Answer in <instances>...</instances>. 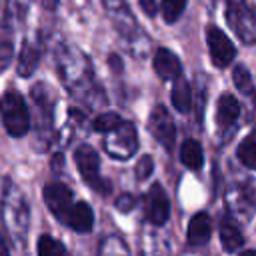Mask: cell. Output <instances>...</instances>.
Masks as SVG:
<instances>
[{
    "label": "cell",
    "instance_id": "9a60e30c",
    "mask_svg": "<svg viewBox=\"0 0 256 256\" xmlns=\"http://www.w3.org/2000/svg\"><path fill=\"white\" fill-rule=\"evenodd\" d=\"M170 96H172V104H174V108L178 112H188L190 110V106H192V90H190V84L182 76H178L174 80Z\"/></svg>",
    "mask_w": 256,
    "mask_h": 256
},
{
    "label": "cell",
    "instance_id": "7402d4cb",
    "mask_svg": "<svg viewBox=\"0 0 256 256\" xmlns=\"http://www.w3.org/2000/svg\"><path fill=\"white\" fill-rule=\"evenodd\" d=\"M136 178L138 180H146V178H150L152 176V172H154V160H152V156H148V154H144L138 162H136Z\"/></svg>",
    "mask_w": 256,
    "mask_h": 256
},
{
    "label": "cell",
    "instance_id": "5b68a950",
    "mask_svg": "<svg viewBox=\"0 0 256 256\" xmlns=\"http://www.w3.org/2000/svg\"><path fill=\"white\" fill-rule=\"evenodd\" d=\"M206 42H208V52H210V60L214 66L218 68H226L228 64H232L234 56H236V48L230 42V38L216 26H208L206 28Z\"/></svg>",
    "mask_w": 256,
    "mask_h": 256
},
{
    "label": "cell",
    "instance_id": "ac0fdd59",
    "mask_svg": "<svg viewBox=\"0 0 256 256\" xmlns=\"http://www.w3.org/2000/svg\"><path fill=\"white\" fill-rule=\"evenodd\" d=\"M36 248H38V256H70L66 246L60 240H56V238H52L48 234L38 238Z\"/></svg>",
    "mask_w": 256,
    "mask_h": 256
},
{
    "label": "cell",
    "instance_id": "5bb4252c",
    "mask_svg": "<svg viewBox=\"0 0 256 256\" xmlns=\"http://www.w3.org/2000/svg\"><path fill=\"white\" fill-rule=\"evenodd\" d=\"M180 160L186 168L190 170H198L202 164H204V152H202V146L200 142H196L194 138H188L184 140L182 148H180Z\"/></svg>",
    "mask_w": 256,
    "mask_h": 256
},
{
    "label": "cell",
    "instance_id": "4fadbf2b",
    "mask_svg": "<svg viewBox=\"0 0 256 256\" xmlns=\"http://www.w3.org/2000/svg\"><path fill=\"white\" fill-rule=\"evenodd\" d=\"M70 228H74L76 232L80 234H86L92 230V224H94V212L90 208L88 202H76L72 206V212L68 216V222H66Z\"/></svg>",
    "mask_w": 256,
    "mask_h": 256
},
{
    "label": "cell",
    "instance_id": "30bf717a",
    "mask_svg": "<svg viewBox=\"0 0 256 256\" xmlns=\"http://www.w3.org/2000/svg\"><path fill=\"white\" fill-rule=\"evenodd\" d=\"M212 234V222H210V216L206 212H196L190 222H188V230H186V238H188V244L192 246H200L204 242H208Z\"/></svg>",
    "mask_w": 256,
    "mask_h": 256
},
{
    "label": "cell",
    "instance_id": "484cf974",
    "mask_svg": "<svg viewBox=\"0 0 256 256\" xmlns=\"http://www.w3.org/2000/svg\"><path fill=\"white\" fill-rule=\"evenodd\" d=\"M110 66H112V70H114V72L122 70V62L118 60V56H110Z\"/></svg>",
    "mask_w": 256,
    "mask_h": 256
},
{
    "label": "cell",
    "instance_id": "3957f363",
    "mask_svg": "<svg viewBox=\"0 0 256 256\" xmlns=\"http://www.w3.org/2000/svg\"><path fill=\"white\" fill-rule=\"evenodd\" d=\"M104 148L112 158H120V160H128L130 156H134L136 148H138V136H136V128L130 122H122L120 126H116L112 132L106 134L104 138Z\"/></svg>",
    "mask_w": 256,
    "mask_h": 256
},
{
    "label": "cell",
    "instance_id": "9c48e42d",
    "mask_svg": "<svg viewBox=\"0 0 256 256\" xmlns=\"http://www.w3.org/2000/svg\"><path fill=\"white\" fill-rule=\"evenodd\" d=\"M154 70L162 80H176L180 76V60L168 48H158L154 54Z\"/></svg>",
    "mask_w": 256,
    "mask_h": 256
},
{
    "label": "cell",
    "instance_id": "603a6c76",
    "mask_svg": "<svg viewBox=\"0 0 256 256\" xmlns=\"http://www.w3.org/2000/svg\"><path fill=\"white\" fill-rule=\"evenodd\" d=\"M10 60H12V44L0 42V72L10 64Z\"/></svg>",
    "mask_w": 256,
    "mask_h": 256
},
{
    "label": "cell",
    "instance_id": "44dd1931",
    "mask_svg": "<svg viewBox=\"0 0 256 256\" xmlns=\"http://www.w3.org/2000/svg\"><path fill=\"white\" fill-rule=\"evenodd\" d=\"M186 8V0H162V16L166 22H176Z\"/></svg>",
    "mask_w": 256,
    "mask_h": 256
},
{
    "label": "cell",
    "instance_id": "cb8c5ba5",
    "mask_svg": "<svg viewBox=\"0 0 256 256\" xmlns=\"http://www.w3.org/2000/svg\"><path fill=\"white\" fill-rule=\"evenodd\" d=\"M116 208H118L120 212H130V210L134 208V198H132L130 194H122V196L116 200Z\"/></svg>",
    "mask_w": 256,
    "mask_h": 256
},
{
    "label": "cell",
    "instance_id": "83f0119b",
    "mask_svg": "<svg viewBox=\"0 0 256 256\" xmlns=\"http://www.w3.org/2000/svg\"><path fill=\"white\" fill-rule=\"evenodd\" d=\"M240 256H256V250H244Z\"/></svg>",
    "mask_w": 256,
    "mask_h": 256
},
{
    "label": "cell",
    "instance_id": "d4e9b609",
    "mask_svg": "<svg viewBox=\"0 0 256 256\" xmlns=\"http://www.w3.org/2000/svg\"><path fill=\"white\" fill-rule=\"evenodd\" d=\"M140 8L144 10L146 16L152 18L156 14V10H158V0H140Z\"/></svg>",
    "mask_w": 256,
    "mask_h": 256
},
{
    "label": "cell",
    "instance_id": "277c9868",
    "mask_svg": "<svg viewBox=\"0 0 256 256\" xmlns=\"http://www.w3.org/2000/svg\"><path fill=\"white\" fill-rule=\"evenodd\" d=\"M226 20L244 44L256 42V16L248 8H244L238 2H230L226 6Z\"/></svg>",
    "mask_w": 256,
    "mask_h": 256
},
{
    "label": "cell",
    "instance_id": "4316f807",
    "mask_svg": "<svg viewBox=\"0 0 256 256\" xmlns=\"http://www.w3.org/2000/svg\"><path fill=\"white\" fill-rule=\"evenodd\" d=\"M0 256H10V254H8V248H6L4 240H2V236H0Z\"/></svg>",
    "mask_w": 256,
    "mask_h": 256
},
{
    "label": "cell",
    "instance_id": "6da1fadb",
    "mask_svg": "<svg viewBox=\"0 0 256 256\" xmlns=\"http://www.w3.org/2000/svg\"><path fill=\"white\" fill-rule=\"evenodd\" d=\"M0 116L6 132L14 138H20L30 128V116L24 104V96L18 90H6L0 98Z\"/></svg>",
    "mask_w": 256,
    "mask_h": 256
},
{
    "label": "cell",
    "instance_id": "d6986e66",
    "mask_svg": "<svg viewBox=\"0 0 256 256\" xmlns=\"http://www.w3.org/2000/svg\"><path fill=\"white\" fill-rule=\"evenodd\" d=\"M232 80L236 84V88L244 94V96H254V86H252V76L248 72V68L244 66H236L232 72Z\"/></svg>",
    "mask_w": 256,
    "mask_h": 256
},
{
    "label": "cell",
    "instance_id": "e0dca14e",
    "mask_svg": "<svg viewBox=\"0 0 256 256\" xmlns=\"http://www.w3.org/2000/svg\"><path fill=\"white\" fill-rule=\"evenodd\" d=\"M236 154H238V160H240L246 168L256 170V130L250 132V134L238 144Z\"/></svg>",
    "mask_w": 256,
    "mask_h": 256
},
{
    "label": "cell",
    "instance_id": "7c38bea8",
    "mask_svg": "<svg viewBox=\"0 0 256 256\" xmlns=\"http://www.w3.org/2000/svg\"><path fill=\"white\" fill-rule=\"evenodd\" d=\"M238 114H240V104H238V100H236L232 94L224 92V94L220 96V100H218V106H216V122H218V126H220V128L232 126V124L236 122Z\"/></svg>",
    "mask_w": 256,
    "mask_h": 256
},
{
    "label": "cell",
    "instance_id": "8fae6325",
    "mask_svg": "<svg viewBox=\"0 0 256 256\" xmlns=\"http://www.w3.org/2000/svg\"><path fill=\"white\" fill-rule=\"evenodd\" d=\"M40 56H42V44L34 42V40H26L24 46H22L20 58H18V74L20 76H30L36 70V66L40 62Z\"/></svg>",
    "mask_w": 256,
    "mask_h": 256
},
{
    "label": "cell",
    "instance_id": "ffe728a7",
    "mask_svg": "<svg viewBox=\"0 0 256 256\" xmlns=\"http://www.w3.org/2000/svg\"><path fill=\"white\" fill-rule=\"evenodd\" d=\"M122 124V118L116 114V112H104V114H100L98 118H94V122H92V128L96 130V132H104V134H108V132H112L116 126H120Z\"/></svg>",
    "mask_w": 256,
    "mask_h": 256
},
{
    "label": "cell",
    "instance_id": "2e32d148",
    "mask_svg": "<svg viewBox=\"0 0 256 256\" xmlns=\"http://www.w3.org/2000/svg\"><path fill=\"white\" fill-rule=\"evenodd\" d=\"M220 242H222L226 252H234L244 244V236L232 220H224L220 224Z\"/></svg>",
    "mask_w": 256,
    "mask_h": 256
},
{
    "label": "cell",
    "instance_id": "52a82bcc",
    "mask_svg": "<svg viewBox=\"0 0 256 256\" xmlns=\"http://www.w3.org/2000/svg\"><path fill=\"white\" fill-rule=\"evenodd\" d=\"M148 130L152 132V136L166 148V150H172L174 146V138H176V126H174V120L172 116L168 114V110L158 104L150 118H148Z\"/></svg>",
    "mask_w": 256,
    "mask_h": 256
},
{
    "label": "cell",
    "instance_id": "ba28073f",
    "mask_svg": "<svg viewBox=\"0 0 256 256\" xmlns=\"http://www.w3.org/2000/svg\"><path fill=\"white\" fill-rule=\"evenodd\" d=\"M146 216L154 226L166 224L170 216V200L160 184H152L146 196Z\"/></svg>",
    "mask_w": 256,
    "mask_h": 256
},
{
    "label": "cell",
    "instance_id": "8992f818",
    "mask_svg": "<svg viewBox=\"0 0 256 256\" xmlns=\"http://www.w3.org/2000/svg\"><path fill=\"white\" fill-rule=\"evenodd\" d=\"M44 202L48 210L62 222H68L72 212V190L62 182H48L44 186Z\"/></svg>",
    "mask_w": 256,
    "mask_h": 256
},
{
    "label": "cell",
    "instance_id": "7a4b0ae2",
    "mask_svg": "<svg viewBox=\"0 0 256 256\" xmlns=\"http://www.w3.org/2000/svg\"><path fill=\"white\" fill-rule=\"evenodd\" d=\"M74 160H76V166H78V172L82 176V180L94 188L98 194H108L110 192V182L104 180L100 176V158H98V152L84 144V146H78L76 152H74Z\"/></svg>",
    "mask_w": 256,
    "mask_h": 256
}]
</instances>
